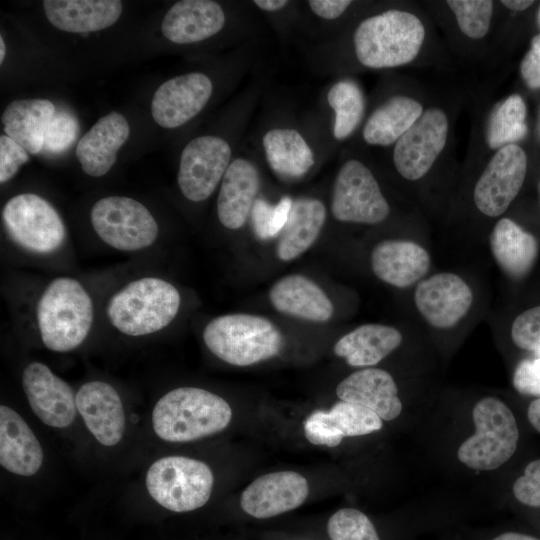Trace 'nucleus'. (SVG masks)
<instances>
[{"label":"nucleus","mask_w":540,"mask_h":540,"mask_svg":"<svg viewBox=\"0 0 540 540\" xmlns=\"http://www.w3.org/2000/svg\"><path fill=\"white\" fill-rule=\"evenodd\" d=\"M154 433L163 441L184 443L223 431L232 419L230 405L197 387H179L164 394L152 410Z\"/></svg>","instance_id":"f257e3e1"},{"label":"nucleus","mask_w":540,"mask_h":540,"mask_svg":"<svg viewBox=\"0 0 540 540\" xmlns=\"http://www.w3.org/2000/svg\"><path fill=\"white\" fill-rule=\"evenodd\" d=\"M41 341L51 351L69 352L87 338L94 319L92 299L76 279L58 277L41 294L36 309Z\"/></svg>","instance_id":"f03ea898"},{"label":"nucleus","mask_w":540,"mask_h":540,"mask_svg":"<svg viewBox=\"0 0 540 540\" xmlns=\"http://www.w3.org/2000/svg\"><path fill=\"white\" fill-rule=\"evenodd\" d=\"M181 297L176 287L157 277H143L122 287L109 299L111 325L132 337L156 333L176 317Z\"/></svg>","instance_id":"7ed1b4c3"},{"label":"nucleus","mask_w":540,"mask_h":540,"mask_svg":"<svg viewBox=\"0 0 540 540\" xmlns=\"http://www.w3.org/2000/svg\"><path fill=\"white\" fill-rule=\"evenodd\" d=\"M425 28L414 14L388 10L364 19L354 33L355 54L369 68H392L410 63L418 55Z\"/></svg>","instance_id":"20e7f679"},{"label":"nucleus","mask_w":540,"mask_h":540,"mask_svg":"<svg viewBox=\"0 0 540 540\" xmlns=\"http://www.w3.org/2000/svg\"><path fill=\"white\" fill-rule=\"evenodd\" d=\"M207 348L222 361L248 366L279 354L283 337L276 326L262 316L227 314L214 318L203 331Z\"/></svg>","instance_id":"39448f33"},{"label":"nucleus","mask_w":540,"mask_h":540,"mask_svg":"<svg viewBox=\"0 0 540 540\" xmlns=\"http://www.w3.org/2000/svg\"><path fill=\"white\" fill-rule=\"evenodd\" d=\"M475 432L457 450L466 467L490 471L506 463L515 453L519 430L513 412L500 399L487 396L472 411Z\"/></svg>","instance_id":"423d86ee"},{"label":"nucleus","mask_w":540,"mask_h":540,"mask_svg":"<svg viewBox=\"0 0 540 540\" xmlns=\"http://www.w3.org/2000/svg\"><path fill=\"white\" fill-rule=\"evenodd\" d=\"M150 497L163 508L189 512L204 506L212 494L214 476L203 461L165 456L154 461L145 475Z\"/></svg>","instance_id":"0eeeda50"},{"label":"nucleus","mask_w":540,"mask_h":540,"mask_svg":"<svg viewBox=\"0 0 540 540\" xmlns=\"http://www.w3.org/2000/svg\"><path fill=\"white\" fill-rule=\"evenodd\" d=\"M90 218L100 239L120 251L145 249L158 236V224L151 212L130 197L108 196L98 200Z\"/></svg>","instance_id":"6e6552de"},{"label":"nucleus","mask_w":540,"mask_h":540,"mask_svg":"<svg viewBox=\"0 0 540 540\" xmlns=\"http://www.w3.org/2000/svg\"><path fill=\"white\" fill-rule=\"evenodd\" d=\"M2 218L9 237L30 252H55L65 240L66 230L60 215L37 194L23 193L10 198Z\"/></svg>","instance_id":"1a4fd4ad"},{"label":"nucleus","mask_w":540,"mask_h":540,"mask_svg":"<svg viewBox=\"0 0 540 540\" xmlns=\"http://www.w3.org/2000/svg\"><path fill=\"white\" fill-rule=\"evenodd\" d=\"M331 212L341 222L378 224L390 207L372 172L358 160H348L334 181Z\"/></svg>","instance_id":"9d476101"},{"label":"nucleus","mask_w":540,"mask_h":540,"mask_svg":"<svg viewBox=\"0 0 540 540\" xmlns=\"http://www.w3.org/2000/svg\"><path fill=\"white\" fill-rule=\"evenodd\" d=\"M527 172V156L517 144L497 150L478 181L473 199L477 209L489 217L502 215L519 193Z\"/></svg>","instance_id":"9b49d317"},{"label":"nucleus","mask_w":540,"mask_h":540,"mask_svg":"<svg viewBox=\"0 0 540 540\" xmlns=\"http://www.w3.org/2000/svg\"><path fill=\"white\" fill-rule=\"evenodd\" d=\"M231 148L217 136H200L183 149L178 185L190 201L201 202L215 190L230 165Z\"/></svg>","instance_id":"f8f14e48"},{"label":"nucleus","mask_w":540,"mask_h":540,"mask_svg":"<svg viewBox=\"0 0 540 540\" xmlns=\"http://www.w3.org/2000/svg\"><path fill=\"white\" fill-rule=\"evenodd\" d=\"M448 119L443 110L430 108L396 142L393 162L407 180L422 178L445 147Z\"/></svg>","instance_id":"ddd939ff"},{"label":"nucleus","mask_w":540,"mask_h":540,"mask_svg":"<svg viewBox=\"0 0 540 540\" xmlns=\"http://www.w3.org/2000/svg\"><path fill=\"white\" fill-rule=\"evenodd\" d=\"M21 381L29 406L42 423L57 429L73 423L77 413L76 395L46 364L28 363Z\"/></svg>","instance_id":"4468645a"},{"label":"nucleus","mask_w":540,"mask_h":540,"mask_svg":"<svg viewBox=\"0 0 540 540\" xmlns=\"http://www.w3.org/2000/svg\"><path fill=\"white\" fill-rule=\"evenodd\" d=\"M414 302L430 326L446 330L467 315L473 303V292L459 275L442 272L418 283Z\"/></svg>","instance_id":"2eb2a0df"},{"label":"nucleus","mask_w":540,"mask_h":540,"mask_svg":"<svg viewBox=\"0 0 540 540\" xmlns=\"http://www.w3.org/2000/svg\"><path fill=\"white\" fill-rule=\"evenodd\" d=\"M212 91L211 80L202 73L171 78L154 93L151 103L153 119L168 129L182 126L205 107Z\"/></svg>","instance_id":"dca6fc26"},{"label":"nucleus","mask_w":540,"mask_h":540,"mask_svg":"<svg viewBox=\"0 0 540 540\" xmlns=\"http://www.w3.org/2000/svg\"><path fill=\"white\" fill-rule=\"evenodd\" d=\"M308 493V482L301 474L272 472L258 477L245 488L240 505L254 518H271L301 506Z\"/></svg>","instance_id":"f3484780"},{"label":"nucleus","mask_w":540,"mask_h":540,"mask_svg":"<svg viewBox=\"0 0 540 540\" xmlns=\"http://www.w3.org/2000/svg\"><path fill=\"white\" fill-rule=\"evenodd\" d=\"M76 408L88 431L103 446L117 445L126 429V417L117 390L104 381L84 383L76 393Z\"/></svg>","instance_id":"a211bd4d"},{"label":"nucleus","mask_w":540,"mask_h":540,"mask_svg":"<svg viewBox=\"0 0 540 540\" xmlns=\"http://www.w3.org/2000/svg\"><path fill=\"white\" fill-rule=\"evenodd\" d=\"M336 394L341 401L366 407L385 421L396 419L402 411L397 385L383 369L369 367L350 374L338 384Z\"/></svg>","instance_id":"6ab92c4d"},{"label":"nucleus","mask_w":540,"mask_h":540,"mask_svg":"<svg viewBox=\"0 0 540 540\" xmlns=\"http://www.w3.org/2000/svg\"><path fill=\"white\" fill-rule=\"evenodd\" d=\"M43 448L23 417L0 406V464L8 472L30 477L43 465Z\"/></svg>","instance_id":"aec40b11"},{"label":"nucleus","mask_w":540,"mask_h":540,"mask_svg":"<svg viewBox=\"0 0 540 540\" xmlns=\"http://www.w3.org/2000/svg\"><path fill=\"white\" fill-rule=\"evenodd\" d=\"M129 134V124L122 114L113 111L101 117L76 146V157L83 172L92 177L109 172Z\"/></svg>","instance_id":"412c9836"},{"label":"nucleus","mask_w":540,"mask_h":540,"mask_svg":"<svg viewBox=\"0 0 540 540\" xmlns=\"http://www.w3.org/2000/svg\"><path fill=\"white\" fill-rule=\"evenodd\" d=\"M429 253L409 240H385L371 253L373 273L383 282L407 288L420 281L429 271Z\"/></svg>","instance_id":"4be33fe9"},{"label":"nucleus","mask_w":540,"mask_h":540,"mask_svg":"<svg viewBox=\"0 0 540 540\" xmlns=\"http://www.w3.org/2000/svg\"><path fill=\"white\" fill-rule=\"evenodd\" d=\"M225 24L222 7L211 0H182L164 16L161 30L176 44H190L217 34Z\"/></svg>","instance_id":"5701e85b"},{"label":"nucleus","mask_w":540,"mask_h":540,"mask_svg":"<svg viewBox=\"0 0 540 540\" xmlns=\"http://www.w3.org/2000/svg\"><path fill=\"white\" fill-rule=\"evenodd\" d=\"M259 186V173L251 161L237 158L230 163L217 198V215L224 227L235 230L244 225Z\"/></svg>","instance_id":"b1692460"},{"label":"nucleus","mask_w":540,"mask_h":540,"mask_svg":"<svg viewBox=\"0 0 540 540\" xmlns=\"http://www.w3.org/2000/svg\"><path fill=\"white\" fill-rule=\"evenodd\" d=\"M269 299L277 311L308 321H328L334 312L333 304L322 288L299 274L279 279L271 287Z\"/></svg>","instance_id":"393cba45"},{"label":"nucleus","mask_w":540,"mask_h":540,"mask_svg":"<svg viewBox=\"0 0 540 540\" xmlns=\"http://www.w3.org/2000/svg\"><path fill=\"white\" fill-rule=\"evenodd\" d=\"M43 7L55 28L86 33L112 26L120 17L123 5L118 0H46Z\"/></svg>","instance_id":"a878e982"},{"label":"nucleus","mask_w":540,"mask_h":540,"mask_svg":"<svg viewBox=\"0 0 540 540\" xmlns=\"http://www.w3.org/2000/svg\"><path fill=\"white\" fill-rule=\"evenodd\" d=\"M396 328L382 324H364L341 337L334 353L345 358L352 367H371L378 364L402 343Z\"/></svg>","instance_id":"bb28decb"},{"label":"nucleus","mask_w":540,"mask_h":540,"mask_svg":"<svg viewBox=\"0 0 540 540\" xmlns=\"http://www.w3.org/2000/svg\"><path fill=\"white\" fill-rule=\"evenodd\" d=\"M489 243L495 261L512 278L525 276L538 255L535 237L509 218L494 225Z\"/></svg>","instance_id":"cd10ccee"},{"label":"nucleus","mask_w":540,"mask_h":540,"mask_svg":"<svg viewBox=\"0 0 540 540\" xmlns=\"http://www.w3.org/2000/svg\"><path fill=\"white\" fill-rule=\"evenodd\" d=\"M56 112L54 104L46 99L15 100L5 108L1 121L8 137L31 154L44 147V133Z\"/></svg>","instance_id":"c85d7f7f"},{"label":"nucleus","mask_w":540,"mask_h":540,"mask_svg":"<svg viewBox=\"0 0 540 540\" xmlns=\"http://www.w3.org/2000/svg\"><path fill=\"white\" fill-rule=\"evenodd\" d=\"M325 219L326 208L320 200L299 198L293 201L277 243L278 258L290 261L304 253L317 239Z\"/></svg>","instance_id":"c756f323"},{"label":"nucleus","mask_w":540,"mask_h":540,"mask_svg":"<svg viewBox=\"0 0 540 540\" xmlns=\"http://www.w3.org/2000/svg\"><path fill=\"white\" fill-rule=\"evenodd\" d=\"M262 143L270 168L281 178H301L314 164L311 148L294 129H271L263 136Z\"/></svg>","instance_id":"7c9ffc66"},{"label":"nucleus","mask_w":540,"mask_h":540,"mask_svg":"<svg viewBox=\"0 0 540 540\" xmlns=\"http://www.w3.org/2000/svg\"><path fill=\"white\" fill-rule=\"evenodd\" d=\"M422 105L407 96H395L377 108L368 118L363 138L370 145L396 143L420 118Z\"/></svg>","instance_id":"2f4dec72"},{"label":"nucleus","mask_w":540,"mask_h":540,"mask_svg":"<svg viewBox=\"0 0 540 540\" xmlns=\"http://www.w3.org/2000/svg\"><path fill=\"white\" fill-rule=\"evenodd\" d=\"M527 134L526 105L519 94H512L492 112L486 132L487 144L500 149L515 144Z\"/></svg>","instance_id":"473e14b6"},{"label":"nucleus","mask_w":540,"mask_h":540,"mask_svg":"<svg viewBox=\"0 0 540 540\" xmlns=\"http://www.w3.org/2000/svg\"><path fill=\"white\" fill-rule=\"evenodd\" d=\"M327 101L335 112L334 137L338 140L347 138L363 116L365 103L362 91L355 82L342 80L330 88Z\"/></svg>","instance_id":"72a5a7b5"},{"label":"nucleus","mask_w":540,"mask_h":540,"mask_svg":"<svg viewBox=\"0 0 540 540\" xmlns=\"http://www.w3.org/2000/svg\"><path fill=\"white\" fill-rule=\"evenodd\" d=\"M325 417L338 438L362 436L380 430L382 419L372 410L346 401L336 402Z\"/></svg>","instance_id":"f704fd0d"},{"label":"nucleus","mask_w":540,"mask_h":540,"mask_svg":"<svg viewBox=\"0 0 540 540\" xmlns=\"http://www.w3.org/2000/svg\"><path fill=\"white\" fill-rule=\"evenodd\" d=\"M331 540H380L371 520L360 510L342 508L327 522Z\"/></svg>","instance_id":"c9c22d12"},{"label":"nucleus","mask_w":540,"mask_h":540,"mask_svg":"<svg viewBox=\"0 0 540 540\" xmlns=\"http://www.w3.org/2000/svg\"><path fill=\"white\" fill-rule=\"evenodd\" d=\"M461 31L472 39L483 38L490 27L493 2L490 0H449Z\"/></svg>","instance_id":"e433bc0d"},{"label":"nucleus","mask_w":540,"mask_h":540,"mask_svg":"<svg viewBox=\"0 0 540 540\" xmlns=\"http://www.w3.org/2000/svg\"><path fill=\"white\" fill-rule=\"evenodd\" d=\"M292 199L283 197L276 205L264 199H256L252 207V222L255 234L261 240L274 238L283 230L292 207Z\"/></svg>","instance_id":"4c0bfd02"},{"label":"nucleus","mask_w":540,"mask_h":540,"mask_svg":"<svg viewBox=\"0 0 540 540\" xmlns=\"http://www.w3.org/2000/svg\"><path fill=\"white\" fill-rule=\"evenodd\" d=\"M79 133L76 117L66 110L56 111L49 120L44 133V147L50 153L68 149Z\"/></svg>","instance_id":"58836bf2"},{"label":"nucleus","mask_w":540,"mask_h":540,"mask_svg":"<svg viewBox=\"0 0 540 540\" xmlns=\"http://www.w3.org/2000/svg\"><path fill=\"white\" fill-rule=\"evenodd\" d=\"M511 338L517 347L540 355V306L527 309L515 318Z\"/></svg>","instance_id":"ea45409f"},{"label":"nucleus","mask_w":540,"mask_h":540,"mask_svg":"<svg viewBox=\"0 0 540 540\" xmlns=\"http://www.w3.org/2000/svg\"><path fill=\"white\" fill-rule=\"evenodd\" d=\"M514 497L529 507H540V459L530 462L513 484Z\"/></svg>","instance_id":"a19ab883"},{"label":"nucleus","mask_w":540,"mask_h":540,"mask_svg":"<svg viewBox=\"0 0 540 540\" xmlns=\"http://www.w3.org/2000/svg\"><path fill=\"white\" fill-rule=\"evenodd\" d=\"M29 160L28 152L7 135L0 136V182L10 180Z\"/></svg>","instance_id":"79ce46f5"},{"label":"nucleus","mask_w":540,"mask_h":540,"mask_svg":"<svg viewBox=\"0 0 540 540\" xmlns=\"http://www.w3.org/2000/svg\"><path fill=\"white\" fill-rule=\"evenodd\" d=\"M513 386L521 394L540 396V355L524 359L517 365Z\"/></svg>","instance_id":"37998d69"},{"label":"nucleus","mask_w":540,"mask_h":540,"mask_svg":"<svg viewBox=\"0 0 540 540\" xmlns=\"http://www.w3.org/2000/svg\"><path fill=\"white\" fill-rule=\"evenodd\" d=\"M303 427L306 439L314 445L336 447L342 441L331 430L324 410L312 412L304 421Z\"/></svg>","instance_id":"c03bdc74"},{"label":"nucleus","mask_w":540,"mask_h":540,"mask_svg":"<svg viewBox=\"0 0 540 540\" xmlns=\"http://www.w3.org/2000/svg\"><path fill=\"white\" fill-rule=\"evenodd\" d=\"M520 73L529 88H540V34L532 38L531 47L521 61Z\"/></svg>","instance_id":"a18cd8bd"},{"label":"nucleus","mask_w":540,"mask_h":540,"mask_svg":"<svg viewBox=\"0 0 540 540\" xmlns=\"http://www.w3.org/2000/svg\"><path fill=\"white\" fill-rule=\"evenodd\" d=\"M352 2L349 0H310V9L319 17L333 20L341 16Z\"/></svg>","instance_id":"49530a36"},{"label":"nucleus","mask_w":540,"mask_h":540,"mask_svg":"<svg viewBox=\"0 0 540 540\" xmlns=\"http://www.w3.org/2000/svg\"><path fill=\"white\" fill-rule=\"evenodd\" d=\"M530 424L540 433V398L533 400L527 411Z\"/></svg>","instance_id":"de8ad7c7"},{"label":"nucleus","mask_w":540,"mask_h":540,"mask_svg":"<svg viewBox=\"0 0 540 540\" xmlns=\"http://www.w3.org/2000/svg\"><path fill=\"white\" fill-rule=\"evenodd\" d=\"M253 3L264 11H278L289 3L287 0H254Z\"/></svg>","instance_id":"09e8293b"},{"label":"nucleus","mask_w":540,"mask_h":540,"mask_svg":"<svg viewBox=\"0 0 540 540\" xmlns=\"http://www.w3.org/2000/svg\"><path fill=\"white\" fill-rule=\"evenodd\" d=\"M492 540H540V539L534 536L528 535V534L520 533V532H504L494 537Z\"/></svg>","instance_id":"8fccbe9b"},{"label":"nucleus","mask_w":540,"mask_h":540,"mask_svg":"<svg viewBox=\"0 0 540 540\" xmlns=\"http://www.w3.org/2000/svg\"><path fill=\"white\" fill-rule=\"evenodd\" d=\"M501 3L510 10L523 11L530 7L534 1L528 0H503Z\"/></svg>","instance_id":"3c124183"},{"label":"nucleus","mask_w":540,"mask_h":540,"mask_svg":"<svg viewBox=\"0 0 540 540\" xmlns=\"http://www.w3.org/2000/svg\"><path fill=\"white\" fill-rule=\"evenodd\" d=\"M6 53L5 43L3 37H0V63L3 62Z\"/></svg>","instance_id":"603ef678"},{"label":"nucleus","mask_w":540,"mask_h":540,"mask_svg":"<svg viewBox=\"0 0 540 540\" xmlns=\"http://www.w3.org/2000/svg\"><path fill=\"white\" fill-rule=\"evenodd\" d=\"M537 132H538V136L540 138V110H539L538 121H537Z\"/></svg>","instance_id":"864d4df0"},{"label":"nucleus","mask_w":540,"mask_h":540,"mask_svg":"<svg viewBox=\"0 0 540 540\" xmlns=\"http://www.w3.org/2000/svg\"><path fill=\"white\" fill-rule=\"evenodd\" d=\"M537 20H538V24L540 25V8H539V10H538Z\"/></svg>","instance_id":"5fc2aeb1"},{"label":"nucleus","mask_w":540,"mask_h":540,"mask_svg":"<svg viewBox=\"0 0 540 540\" xmlns=\"http://www.w3.org/2000/svg\"><path fill=\"white\" fill-rule=\"evenodd\" d=\"M539 193H540V183H539Z\"/></svg>","instance_id":"6e6d98bb"}]
</instances>
